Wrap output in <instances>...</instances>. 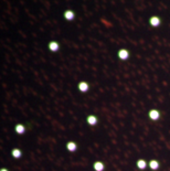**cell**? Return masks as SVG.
Masks as SVG:
<instances>
[{
  "label": "cell",
  "mask_w": 170,
  "mask_h": 171,
  "mask_svg": "<svg viewBox=\"0 0 170 171\" xmlns=\"http://www.w3.org/2000/svg\"><path fill=\"white\" fill-rule=\"evenodd\" d=\"M117 55H118V59H119V60L125 61V60H128V59H129L130 53H129V51L126 50V49H121V50L117 52Z\"/></svg>",
  "instance_id": "obj_1"
},
{
  "label": "cell",
  "mask_w": 170,
  "mask_h": 171,
  "mask_svg": "<svg viewBox=\"0 0 170 171\" xmlns=\"http://www.w3.org/2000/svg\"><path fill=\"white\" fill-rule=\"evenodd\" d=\"M48 48H49V50L52 51V52H57V51H59V49H60V44H59V42H57V41H50V42L48 43Z\"/></svg>",
  "instance_id": "obj_2"
},
{
  "label": "cell",
  "mask_w": 170,
  "mask_h": 171,
  "mask_svg": "<svg viewBox=\"0 0 170 171\" xmlns=\"http://www.w3.org/2000/svg\"><path fill=\"white\" fill-rule=\"evenodd\" d=\"M63 17L67 20V21H72L75 18V13L73 10H65L63 13Z\"/></svg>",
  "instance_id": "obj_3"
},
{
  "label": "cell",
  "mask_w": 170,
  "mask_h": 171,
  "mask_svg": "<svg viewBox=\"0 0 170 171\" xmlns=\"http://www.w3.org/2000/svg\"><path fill=\"white\" fill-rule=\"evenodd\" d=\"M149 118L151 119V121H157V119H159V117H160V113L158 112V109H151L150 112H149Z\"/></svg>",
  "instance_id": "obj_4"
},
{
  "label": "cell",
  "mask_w": 170,
  "mask_h": 171,
  "mask_svg": "<svg viewBox=\"0 0 170 171\" xmlns=\"http://www.w3.org/2000/svg\"><path fill=\"white\" fill-rule=\"evenodd\" d=\"M160 18L159 17H157V15H152L150 19H149V23H150V26H152V27H158L159 24H160Z\"/></svg>",
  "instance_id": "obj_5"
},
{
  "label": "cell",
  "mask_w": 170,
  "mask_h": 171,
  "mask_svg": "<svg viewBox=\"0 0 170 171\" xmlns=\"http://www.w3.org/2000/svg\"><path fill=\"white\" fill-rule=\"evenodd\" d=\"M88 88H90V86H88V84H87V82L82 81V82L78 83V90H80V92L86 93L87 91H88Z\"/></svg>",
  "instance_id": "obj_6"
},
{
  "label": "cell",
  "mask_w": 170,
  "mask_h": 171,
  "mask_svg": "<svg viewBox=\"0 0 170 171\" xmlns=\"http://www.w3.org/2000/svg\"><path fill=\"white\" fill-rule=\"evenodd\" d=\"M93 168H94L95 171H103L104 168H105V166H104V164L102 161H95L94 164H93Z\"/></svg>",
  "instance_id": "obj_7"
},
{
  "label": "cell",
  "mask_w": 170,
  "mask_h": 171,
  "mask_svg": "<svg viewBox=\"0 0 170 171\" xmlns=\"http://www.w3.org/2000/svg\"><path fill=\"white\" fill-rule=\"evenodd\" d=\"M136 166H137V168H139L140 170H144V169H146V167H147V162H146V160H144V159H139V160H137Z\"/></svg>",
  "instance_id": "obj_8"
},
{
  "label": "cell",
  "mask_w": 170,
  "mask_h": 171,
  "mask_svg": "<svg viewBox=\"0 0 170 171\" xmlns=\"http://www.w3.org/2000/svg\"><path fill=\"white\" fill-rule=\"evenodd\" d=\"M66 149L69 150V151H75V150L78 149V145L74 143V141H69V143H66Z\"/></svg>",
  "instance_id": "obj_9"
},
{
  "label": "cell",
  "mask_w": 170,
  "mask_h": 171,
  "mask_svg": "<svg viewBox=\"0 0 170 171\" xmlns=\"http://www.w3.org/2000/svg\"><path fill=\"white\" fill-rule=\"evenodd\" d=\"M11 155L13 158H20L22 156V151L18 148H14V149L11 150Z\"/></svg>",
  "instance_id": "obj_10"
},
{
  "label": "cell",
  "mask_w": 170,
  "mask_h": 171,
  "mask_svg": "<svg viewBox=\"0 0 170 171\" xmlns=\"http://www.w3.org/2000/svg\"><path fill=\"white\" fill-rule=\"evenodd\" d=\"M87 123L90 124V125H95L96 123H97V118H96V116H94V115H90V116H87Z\"/></svg>",
  "instance_id": "obj_11"
},
{
  "label": "cell",
  "mask_w": 170,
  "mask_h": 171,
  "mask_svg": "<svg viewBox=\"0 0 170 171\" xmlns=\"http://www.w3.org/2000/svg\"><path fill=\"white\" fill-rule=\"evenodd\" d=\"M14 130H16V133L17 134H23L24 133V130H26V128H24V126L23 125H21V124H18L17 126H16V128H14Z\"/></svg>",
  "instance_id": "obj_12"
},
{
  "label": "cell",
  "mask_w": 170,
  "mask_h": 171,
  "mask_svg": "<svg viewBox=\"0 0 170 171\" xmlns=\"http://www.w3.org/2000/svg\"><path fill=\"white\" fill-rule=\"evenodd\" d=\"M149 167H150L151 170H157V169L159 168V162H158L157 160H151V161L149 162Z\"/></svg>",
  "instance_id": "obj_13"
},
{
  "label": "cell",
  "mask_w": 170,
  "mask_h": 171,
  "mask_svg": "<svg viewBox=\"0 0 170 171\" xmlns=\"http://www.w3.org/2000/svg\"><path fill=\"white\" fill-rule=\"evenodd\" d=\"M0 171H8V170H7V169H1Z\"/></svg>",
  "instance_id": "obj_14"
}]
</instances>
